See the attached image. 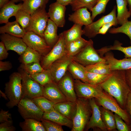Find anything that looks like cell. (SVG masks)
Returning a JSON list of instances; mask_svg holds the SVG:
<instances>
[{"instance_id": "18", "label": "cell", "mask_w": 131, "mask_h": 131, "mask_svg": "<svg viewBox=\"0 0 131 131\" xmlns=\"http://www.w3.org/2000/svg\"><path fill=\"white\" fill-rule=\"evenodd\" d=\"M43 96L55 104L67 100L54 81L44 86Z\"/></svg>"}, {"instance_id": "49", "label": "cell", "mask_w": 131, "mask_h": 131, "mask_svg": "<svg viewBox=\"0 0 131 131\" xmlns=\"http://www.w3.org/2000/svg\"><path fill=\"white\" fill-rule=\"evenodd\" d=\"M8 50L3 42H0V60H2L7 58L8 55Z\"/></svg>"}, {"instance_id": "40", "label": "cell", "mask_w": 131, "mask_h": 131, "mask_svg": "<svg viewBox=\"0 0 131 131\" xmlns=\"http://www.w3.org/2000/svg\"><path fill=\"white\" fill-rule=\"evenodd\" d=\"M98 0H73L70 5L73 11L83 8H86L91 11Z\"/></svg>"}, {"instance_id": "22", "label": "cell", "mask_w": 131, "mask_h": 131, "mask_svg": "<svg viewBox=\"0 0 131 131\" xmlns=\"http://www.w3.org/2000/svg\"><path fill=\"white\" fill-rule=\"evenodd\" d=\"M22 4H16L11 0L0 8V23L6 24L8 22L9 18L15 16L18 11L22 8Z\"/></svg>"}, {"instance_id": "5", "label": "cell", "mask_w": 131, "mask_h": 131, "mask_svg": "<svg viewBox=\"0 0 131 131\" xmlns=\"http://www.w3.org/2000/svg\"><path fill=\"white\" fill-rule=\"evenodd\" d=\"M89 41L88 44L80 51L73 57V60L84 66L106 61L94 48L92 40L90 39Z\"/></svg>"}, {"instance_id": "33", "label": "cell", "mask_w": 131, "mask_h": 131, "mask_svg": "<svg viewBox=\"0 0 131 131\" xmlns=\"http://www.w3.org/2000/svg\"><path fill=\"white\" fill-rule=\"evenodd\" d=\"M19 125L23 131H46L41 122L33 118L24 119Z\"/></svg>"}, {"instance_id": "20", "label": "cell", "mask_w": 131, "mask_h": 131, "mask_svg": "<svg viewBox=\"0 0 131 131\" xmlns=\"http://www.w3.org/2000/svg\"><path fill=\"white\" fill-rule=\"evenodd\" d=\"M87 8H83L79 9L69 14V20L76 24L85 26L88 25L93 22L90 13Z\"/></svg>"}, {"instance_id": "34", "label": "cell", "mask_w": 131, "mask_h": 131, "mask_svg": "<svg viewBox=\"0 0 131 131\" xmlns=\"http://www.w3.org/2000/svg\"><path fill=\"white\" fill-rule=\"evenodd\" d=\"M99 108L102 120L107 131H116V128L113 112L102 106Z\"/></svg>"}, {"instance_id": "9", "label": "cell", "mask_w": 131, "mask_h": 131, "mask_svg": "<svg viewBox=\"0 0 131 131\" xmlns=\"http://www.w3.org/2000/svg\"><path fill=\"white\" fill-rule=\"evenodd\" d=\"M45 8H40L31 15L30 23L27 32L32 31L43 38L49 17Z\"/></svg>"}, {"instance_id": "55", "label": "cell", "mask_w": 131, "mask_h": 131, "mask_svg": "<svg viewBox=\"0 0 131 131\" xmlns=\"http://www.w3.org/2000/svg\"><path fill=\"white\" fill-rule=\"evenodd\" d=\"M128 5L129 11L131 13V0H126Z\"/></svg>"}, {"instance_id": "38", "label": "cell", "mask_w": 131, "mask_h": 131, "mask_svg": "<svg viewBox=\"0 0 131 131\" xmlns=\"http://www.w3.org/2000/svg\"><path fill=\"white\" fill-rule=\"evenodd\" d=\"M32 99L44 113L49 112L54 108L55 104L43 96L34 98Z\"/></svg>"}, {"instance_id": "26", "label": "cell", "mask_w": 131, "mask_h": 131, "mask_svg": "<svg viewBox=\"0 0 131 131\" xmlns=\"http://www.w3.org/2000/svg\"><path fill=\"white\" fill-rule=\"evenodd\" d=\"M67 71L75 79H78L88 83L85 73V66L78 62L72 60L68 66Z\"/></svg>"}, {"instance_id": "27", "label": "cell", "mask_w": 131, "mask_h": 131, "mask_svg": "<svg viewBox=\"0 0 131 131\" xmlns=\"http://www.w3.org/2000/svg\"><path fill=\"white\" fill-rule=\"evenodd\" d=\"M117 10L116 16L118 24L122 25L128 21L131 13L127 8L128 3L126 0H116Z\"/></svg>"}, {"instance_id": "7", "label": "cell", "mask_w": 131, "mask_h": 131, "mask_svg": "<svg viewBox=\"0 0 131 131\" xmlns=\"http://www.w3.org/2000/svg\"><path fill=\"white\" fill-rule=\"evenodd\" d=\"M58 40L51 50L41 59V65L44 70L49 68L55 61L66 54V43L63 32L59 35Z\"/></svg>"}, {"instance_id": "42", "label": "cell", "mask_w": 131, "mask_h": 131, "mask_svg": "<svg viewBox=\"0 0 131 131\" xmlns=\"http://www.w3.org/2000/svg\"><path fill=\"white\" fill-rule=\"evenodd\" d=\"M109 32L113 34L122 33L126 34L130 38L131 45V21H128L120 27L110 29Z\"/></svg>"}, {"instance_id": "47", "label": "cell", "mask_w": 131, "mask_h": 131, "mask_svg": "<svg viewBox=\"0 0 131 131\" xmlns=\"http://www.w3.org/2000/svg\"><path fill=\"white\" fill-rule=\"evenodd\" d=\"M118 24L117 22H115L107 23L105 24L99 30L98 33V34H105L111 27L112 26H116Z\"/></svg>"}, {"instance_id": "30", "label": "cell", "mask_w": 131, "mask_h": 131, "mask_svg": "<svg viewBox=\"0 0 131 131\" xmlns=\"http://www.w3.org/2000/svg\"><path fill=\"white\" fill-rule=\"evenodd\" d=\"M82 37L75 41L66 44V54L73 57L80 51L88 43Z\"/></svg>"}, {"instance_id": "24", "label": "cell", "mask_w": 131, "mask_h": 131, "mask_svg": "<svg viewBox=\"0 0 131 131\" xmlns=\"http://www.w3.org/2000/svg\"><path fill=\"white\" fill-rule=\"evenodd\" d=\"M57 25L50 18L43 33V38L47 44L52 48L57 41L59 38L57 34Z\"/></svg>"}, {"instance_id": "1", "label": "cell", "mask_w": 131, "mask_h": 131, "mask_svg": "<svg viewBox=\"0 0 131 131\" xmlns=\"http://www.w3.org/2000/svg\"><path fill=\"white\" fill-rule=\"evenodd\" d=\"M125 72V70H112L109 77L99 85L113 97L124 109H125L128 97L131 91L126 82Z\"/></svg>"}, {"instance_id": "44", "label": "cell", "mask_w": 131, "mask_h": 131, "mask_svg": "<svg viewBox=\"0 0 131 131\" xmlns=\"http://www.w3.org/2000/svg\"><path fill=\"white\" fill-rule=\"evenodd\" d=\"M41 122L47 131H63L62 126L52 121L42 118Z\"/></svg>"}, {"instance_id": "29", "label": "cell", "mask_w": 131, "mask_h": 131, "mask_svg": "<svg viewBox=\"0 0 131 131\" xmlns=\"http://www.w3.org/2000/svg\"><path fill=\"white\" fill-rule=\"evenodd\" d=\"M82 25L74 24L69 29L63 32L66 44L77 40L84 34Z\"/></svg>"}, {"instance_id": "56", "label": "cell", "mask_w": 131, "mask_h": 131, "mask_svg": "<svg viewBox=\"0 0 131 131\" xmlns=\"http://www.w3.org/2000/svg\"><path fill=\"white\" fill-rule=\"evenodd\" d=\"M11 1H13L14 2H19L20 1H23L24 0H11Z\"/></svg>"}, {"instance_id": "46", "label": "cell", "mask_w": 131, "mask_h": 131, "mask_svg": "<svg viewBox=\"0 0 131 131\" xmlns=\"http://www.w3.org/2000/svg\"><path fill=\"white\" fill-rule=\"evenodd\" d=\"M16 129L15 127L13 125L12 119L0 124V131H14Z\"/></svg>"}, {"instance_id": "52", "label": "cell", "mask_w": 131, "mask_h": 131, "mask_svg": "<svg viewBox=\"0 0 131 131\" xmlns=\"http://www.w3.org/2000/svg\"><path fill=\"white\" fill-rule=\"evenodd\" d=\"M125 109L131 118V91L129 93Z\"/></svg>"}, {"instance_id": "21", "label": "cell", "mask_w": 131, "mask_h": 131, "mask_svg": "<svg viewBox=\"0 0 131 131\" xmlns=\"http://www.w3.org/2000/svg\"><path fill=\"white\" fill-rule=\"evenodd\" d=\"M54 108L62 115L73 121L77 109L76 102L66 101L54 104Z\"/></svg>"}, {"instance_id": "45", "label": "cell", "mask_w": 131, "mask_h": 131, "mask_svg": "<svg viewBox=\"0 0 131 131\" xmlns=\"http://www.w3.org/2000/svg\"><path fill=\"white\" fill-rule=\"evenodd\" d=\"M116 129L119 131H131V126L127 124L119 115L114 114Z\"/></svg>"}, {"instance_id": "39", "label": "cell", "mask_w": 131, "mask_h": 131, "mask_svg": "<svg viewBox=\"0 0 131 131\" xmlns=\"http://www.w3.org/2000/svg\"><path fill=\"white\" fill-rule=\"evenodd\" d=\"M111 74H100L87 71L85 73L88 83L96 85H99L104 82Z\"/></svg>"}, {"instance_id": "23", "label": "cell", "mask_w": 131, "mask_h": 131, "mask_svg": "<svg viewBox=\"0 0 131 131\" xmlns=\"http://www.w3.org/2000/svg\"><path fill=\"white\" fill-rule=\"evenodd\" d=\"M42 118L50 120L61 126H66L71 129L73 127V121L65 117L54 108L49 112H44Z\"/></svg>"}, {"instance_id": "31", "label": "cell", "mask_w": 131, "mask_h": 131, "mask_svg": "<svg viewBox=\"0 0 131 131\" xmlns=\"http://www.w3.org/2000/svg\"><path fill=\"white\" fill-rule=\"evenodd\" d=\"M19 60L22 64H28L40 62L42 56L38 52L28 47L21 55Z\"/></svg>"}, {"instance_id": "43", "label": "cell", "mask_w": 131, "mask_h": 131, "mask_svg": "<svg viewBox=\"0 0 131 131\" xmlns=\"http://www.w3.org/2000/svg\"><path fill=\"white\" fill-rule=\"evenodd\" d=\"M110 0H98L95 6L92 9L91 17L93 20L98 15L104 13L108 2Z\"/></svg>"}, {"instance_id": "32", "label": "cell", "mask_w": 131, "mask_h": 131, "mask_svg": "<svg viewBox=\"0 0 131 131\" xmlns=\"http://www.w3.org/2000/svg\"><path fill=\"white\" fill-rule=\"evenodd\" d=\"M122 45V43L116 40L113 45L104 47L99 49V52L100 55L103 56L106 53L111 50H117L124 54L125 58H131V46L123 47Z\"/></svg>"}, {"instance_id": "11", "label": "cell", "mask_w": 131, "mask_h": 131, "mask_svg": "<svg viewBox=\"0 0 131 131\" xmlns=\"http://www.w3.org/2000/svg\"><path fill=\"white\" fill-rule=\"evenodd\" d=\"M74 85L77 97L88 99L97 98L103 90L99 85L85 83L78 79L74 80Z\"/></svg>"}, {"instance_id": "3", "label": "cell", "mask_w": 131, "mask_h": 131, "mask_svg": "<svg viewBox=\"0 0 131 131\" xmlns=\"http://www.w3.org/2000/svg\"><path fill=\"white\" fill-rule=\"evenodd\" d=\"M76 111L73 120L71 131H83L91 116L92 110L89 99L77 97Z\"/></svg>"}, {"instance_id": "8", "label": "cell", "mask_w": 131, "mask_h": 131, "mask_svg": "<svg viewBox=\"0 0 131 131\" xmlns=\"http://www.w3.org/2000/svg\"><path fill=\"white\" fill-rule=\"evenodd\" d=\"M17 106L18 111L24 119L33 118L41 121L44 112L34 102L32 98L24 97Z\"/></svg>"}, {"instance_id": "35", "label": "cell", "mask_w": 131, "mask_h": 131, "mask_svg": "<svg viewBox=\"0 0 131 131\" xmlns=\"http://www.w3.org/2000/svg\"><path fill=\"white\" fill-rule=\"evenodd\" d=\"M87 71L100 74H111L112 72L106 61L101 62L85 66Z\"/></svg>"}, {"instance_id": "54", "label": "cell", "mask_w": 131, "mask_h": 131, "mask_svg": "<svg viewBox=\"0 0 131 131\" xmlns=\"http://www.w3.org/2000/svg\"><path fill=\"white\" fill-rule=\"evenodd\" d=\"M9 1V0H0V8L8 3Z\"/></svg>"}, {"instance_id": "4", "label": "cell", "mask_w": 131, "mask_h": 131, "mask_svg": "<svg viewBox=\"0 0 131 131\" xmlns=\"http://www.w3.org/2000/svg\"><path fill=\"white\" fill-rule=\"evenodd\" d=\"M95 99L98 105L119 115L127 124L131 126V118L129 114L120 106L113 97L103 90Z\"/></svg>"}, {"instance_id": "19", "label": "cell", "mask_w": 131, "mask_h": 131, "mask_svg": "<svg viewBox=\"0 0 131 131\" xmlns=\"http://www.w3.org/2000/svg\"><path fill=\"white\" fill-rule=\"evenodd\" d=\"M104 58L108 64L111 70H126L131 68V58L118 59L115 58L110 51L106 53Z\"/></svg>"}, {"instance_id": "6", "label": "cell", "mask_w": 131, "mask_h": 131, "mask_svg": "<svg viewBox=\"0 0 131 131\" xmlns=\"http://www.w3.org/2000/svg\"><path fill=\"white\" fill-rule=\"evenodd\" d=\"M18 71L21 74L23 98H31L43 96L44 86L35 81L22 69L19 67Z\"/></svg>"}, {"instance_id": "53", "label": "cell", "mask_w": 131, "mask_h": 131, "mask_svg": "<svg viewBox=\"0 0 131 131\" xmlns=\"http://www.w3.org/2000/svg\"><path fill=\"white\" fill-rule=\"evenodd\" d=\"M73 0H56V2L60 4L66 6L70 4Z\"/></svg>"}, {"instance_id": "15", "label": "cell", "mask_w": 131, "mask_h": 131, "mask_svg": "<svg viewBox=\"0 0 131 131\" xmlns=\"http://www.w3.org/2000/svg\"><path fill=\"white\" fill-rule=\"evenodd\" d=\"M92 110V113L89 120L85 128L86 131L90 129H98L103 131H107L102 120L99 107L95 98L89 99Z\"/></svg>"}, {"instance_id": "41", "label": "cell", "mask_w": 131, "mask_h": 131, "mask_svg": "<svg viewBox=\"0 0 131 131\" xmlns=\"http://www.w3.org/2000/svg\"><path fill=\"white\" fill-rule=\"evenodd\" d=\"M20 67L29 74H37L44 71L40 62H33L28 64H21Z\"/></svg>"}, {"instance_id": "16", "label": "cell", "mask_w": 131, "mask_h": 131, "mask_svg": "<svg viewBox=\"0 0 131 131\" xmlns=\"http://www.w3.org/2000/svg\"><path fill=\"white\" fill-rule=\"evenodd\" d=\"M0 39L8 51H14L20 55L23 53L27 47L22 38L4 33L1 34Z\"/></svg>"}, {"instance_id": "25", "label": "cell", "mask_w": 131, "mask_h": 131, "mask_svg": "<svg viewBox=\"0 0 131 131\" xmlns=\"http://www.w3.org/2000/svg\"><path fill=\"white\" fill-rule=\"evenodd\" d=\"M4 25L0 27L1 34L7 33L17 37L22 38L26 31L20 26L16 20L13 22H8Z\"/></svg>"}, {"instance_id": "2", "label": "cell", "mask_w": 131, "mask_h": 131, "mask_svg": "<svg viewBox=\"0 0 131 131\" xmlns=\"http://www.w3.org/2000/svg\"><path fill=\"white\" fill-rule=\"evenodd\" d=\"M5 93L9 100L6 105L9 108L17 105L23 98L22 77L18 72L10 75L8 81L5 85Z\"/></svg>"}, {"instance_id": "51", "label": "cell", "mask_w": 131, "mask_h": 131, "mask_svg": "<svg viewBox=\"0 0 131 131\" xmlns=\"http://www.w3.org/2000/svg\"><path fill=\"white\" fill-rule=\"evenodd\" d=\"M125 71L126 82L131 91V68Z\"/></svg>"}, {"instance_id": "17", "label": "cell", "mask_w": 131, "mask_h": 131, "mask_svg": "<svg viewBox=\"0 0 131 131\" xmlns=\"http://www.w3.org/2000/svg\"><path fill=\"white\" fill-rule=\"evenodd\" d=\"M66 10V6L56 1L49 6L48 12L49 17L58 27H63L65 25Z\"/></svg>"}, {"instance_id": "13", "label": "cell", "mask_w": 131, "mask_h": 131, "mask_svg": "<svg viewBox=\"0 0 131 131\" xmlns=\"http://www.w3.org/2000/svg\"><path fill=\"white\" fill-rule=\"evenodd\" d=\"M73 57L66 54L53 62L49 68L54 81L57 83L65 74Z\"/></svg>"}, {"instance_id": "10", "label": "cell", "mask_w": 131, "mask_h": 131, "mask_svg": "<svg viewBox=\"0 0 131 131\" xmlns=\"http://www.w3.org/2000/svg\"><path fill=\"white\" fill-rule=\"evenodd\" d=\"M22 39L28 47L36 51L43 57L52 49L47 44L44 38L32 31L26 32Z\"/></svg>"}, {"instance_id": "36", "label": "cell", "mask_w": 131, "mask_h": 131, "mask_svg": "<svg viewBox=\"0 0 131 131\" xmlns=\"http://www.w3.org/2000/svg\"><path fill=\"white\" fill-rule=\"evenodd\" d=\"M29 75L33 79L43 86L54 81L49 69L37 74Z\"/></svg>"}, {"instance_id": "28", "label": "cell", "mask_w": 131, "mask_h": 131, "mask_svg": "<svg viewBox=\"0 0 131 131\" xmlns=\"http://www.w3.org/2000/svg\"><path fill=\"white\" fill-rule=\"evenodd\" d=\"M49 0H24L22 8L31 15L39 9L46 8Z\"/></svg>"}, {"instance_id": "14", "label": "cell", "mask_w": 131, "mask_h": 131, "mask_svg": "<svg viewBox=\"0 0 131 131\" xmlns=\"http://www.w3.org/2000/svg\"><path fill=\"white\" fill-rule=\"evenodd\" d=\"M73 77L68 72L57 83L58 87L68 101L76 102L77 97L74 87Z\"/></svg>"}, {"instance_id": "12", "label": "cell", "mask_w": 131, "mask_h": 131, "mask_svg": "<svg viewBox=\"0 0 131 131\" xmlns=\"http://www.w3.org/2000/svg\"><path fill=\"white\" fill-rule=\"evenodd\" d=\"M116 6H115L109 14L103 16L98 20L93 22L89 25L85 26L83 29L84 34L89 38H94L98 34L99 30L105 24L113 22L118 23L116 15Z\"/></svg>"}, {"instance_id": "50", "label": "cell", "mask_w": 131, "mask_h": 131, "mask_svg": "<svg viewBox=\"0 0 131 131\" xmlns=\"http://www.w3.org/2000/svg\"><path fill=\"white\" fill-rule=\"evenodd\" d=\"M12 67L11 63L9 61H0V71L8 70Z\"/></svg>"}, {"instance_id": "48", "label": "cell", "mask_w": 131, "mask_h": 131, "mask_svg": "<svg viewBox=\"0 0 131 131\" xmlns=\"http://www.w3.org/2000/svg\"><path fill=\"white\" fill-rule=\"evenodd\" d=\"M11 115L8 111H6L1 109L0 113V122H4L11 119Z\"/></svg>"}, {"instance_id": "37", "label": "cell", "mask_w": 131, "mask_h": 131, "mask_svg": "<svg viewBox=\"0 0 131 131\" xmlns=\"http://www.w3.org/2000/svg\"><path fill=\"white\" fill-rule=\"evenodd\" d=\"M15 16L16 21L26 32L30 23L31 15L22 8L18 11Z\"/></svg>"}]
</instances>
